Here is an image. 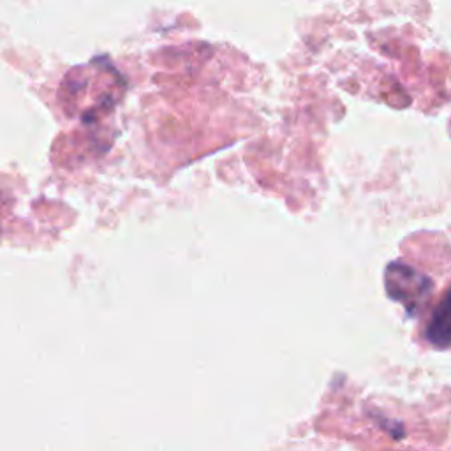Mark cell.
Segmentation results:
<instances>
[{
	"instance_id": "1",
	"label": "cell",
	"mask_w": 451,
	"mask_h": 451,
	"mask_svg": "<svg viewBox=\"0 0 451 451\" xmlns=\"http://www.w3.org/2000/svg\"><path fill=\"white\" fill-rule=\"evenodd\" d=\"M386 291L393 300L404 303L409 312H414L432 293V280L411 266L391 263L386 270Z\"/></svg>"
},
{
	"instance_id": "2",
	"label": "cell",
	"mask_w": 451,
	"mask_h": 451,
	"mask_svg": "<svg viewBox=\"0 0 451 451\" xmlns=\"http://www.w3.org/2000/svg\"><path fill=\"white\" fill-rule=\"evenodd\" d=\"M425 339L439 349L451 347V286L432 310L430 319L425 328Z\"/></svg>"
}]
</instances>
